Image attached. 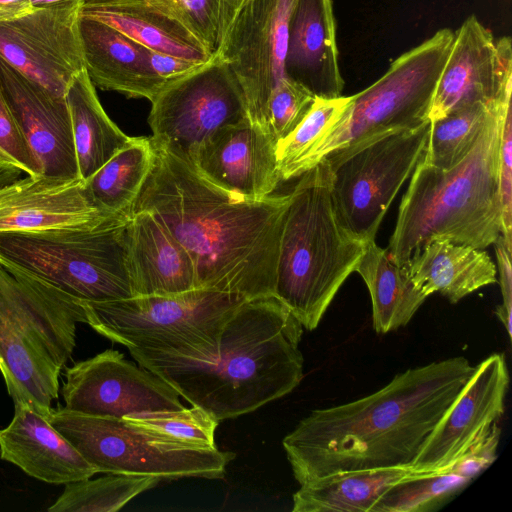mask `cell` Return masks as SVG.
<instances>
[{
	"label": "cell",
	"instance_id": "cell-40",
	"mask_svg": "<svg viewBox=\"0 0 512 512\" xmlns=\"http://www.w3.org/2000/svg\"><path fill=\"white\" fill-rule=\"evenodd\" d=\"M501 429L496 423L480 435L450 466L449 471L474 480L497 458Z\"/></svg>",
	"mask_w": 512,
	"mask_h": 512
},
{
	"label": "cell",
	"instance_id": "cell-10",
	"mask_svg": "<svg viewBox=\"0 0 512 512\" xmlns=\"http://www.w3.org/2000/svg\"><path fill=\"white\" fill-rule=\"evenodd\" d=\"M48 419L98 473L147 475L162 480L222 479L232 452L206 448L160 436L123 418L100 417L65 407Z\"/></svg>",
	"mask_w": 512,
	"mask_h": 512
},
{
	"label": "cell",
	"instance_id": "cell-19",
	"mask_svg": "<svg viewBox=\"0 0 512 512\" xmlns=\"http://www.w3.org/2000/svg\"><path fill=\"white\" fill-rule=\"evenodd\" d=\"M0 90L38 162L41 175L81 179L65 97L52 95L1 58Z\"/></svg>",
	"mask_w": 512,
	"mask_h": 512
},
{
	"label": "cell",
	"instance_id": "cell-16",
	"mask_svg": "<svg viewBox=\"0 0 512 512\" xmlns=\"http://www.w3.org/2000/svg\"><path fill=\"white\" fill-rule=\"evenodd\" d=\"M511 92V38L495 40L471 15L454 32L428 118L431 122L475 103L491 105Z\"/></svg>",
	"mask_w": 512,
	"mask_h": 512
},
{
	"label": "cell",
	"instance_id": "cell-1",
	"mask_svg": "<svg viewBox=\"0 0 512 512\" xmlns=\"http://www.w3.org/2000/svg\"><path fill=\"white\" fill-rule=\"evenodd\" d=\"M152 147L151 171L130 212H149L186 249L197 289L245 299L274 295L290 193L248 199L214 185L166 148Z\"/></svg>",
	"mask_w": 512,
	"mask_h": 512
},
{
	"label": "cell",
	"instance_id": "cell-36",
	"mask_svg": "<svg viewBox=\"0 0 512 512\" xmlns=\"http://www.w3.org/2000/svg\"><path fill=\"white\" fill-rule=\"evenodd\" d=\"M314 97L301 84L284 77L274 88L268 102L265 128L277 142L300 123Z\"/></svg>",
	"mask_w": 512,
	"mask_h": 512
},
{
	"label": "cell",
	"instance_id": "cell-14",
	"mask_svg": "<svg viewBox=\"0 0 512 512\" xmlns=\"http://www.w3.org/2000/svg\"><path fill=\"white\" fill-rule=\"evenodd\" d=\"M296 0H244L215 52L235 74L247 117L265 128L271 94L285 77L288 23Z\"/></svg>",
	"mask_w": 512,
	"mask_h": 512
},
{
	"label": "cell",
	"instance_id": "cell-24",
	"mask_svg": "<svg viewBox=\"0 0 512 512\" xmlns=\"http://www.w3.org/2000/svg\"><path fill=\"white\" fill-rule=\"evenodd\" d=\"M84 68L94 86L150 102L167 84L151 69L144 46L98 20L80 17Z\"/></svg>",
	"mask_w": 512,
	"mask_h": 512
},
{
	"label": "cell",
	"instance_id": "cell-44",
	"mask_svg": "<svg viewBox=\"0 0 512 512\" xmlns=\"http://www.w3.org/2000/svg\"><path fill=\"white\" fill-rule=\"evenodd\" d=\"M244 0H221V39L227 32L232 20ZM220 45V44H219Z\"/></svg>",
	"mask_w": 512,
	"mask_h": 512
},
{
	"label": "cell",
	"instance_id": "cell-39",
	"mask_svg": "<svg viewBox=\"0 0 512 512\" xmlns=\"http://www.w3.org/2000/svg\"><path fill=\"white\" fill-rule=\"evenodd\" d=\"M499 196L502 210V237L512 249V108L505 112L499 148Z\"/></svg>",
	"mask_w": 512,
	"mask_h": 512
},
{
	"label": "cell",
	"instance_id": "cell-34",
	"mask_svg": "<svg viewBox=\"0 0 512 512\" xmlns=\"http://www.w3.org/2000/svg\"><path fill=\"white\" fill-rule=\"evenodd\" d=\"M350 103L351 96L315 98L295 129L276 142L275 152L281 180L299 177L304 160L340 121Z\"/></svg>",
	"mask_w": 512,
	"mask_h": 512
},
{
	"label": "cell",
	"instance_id": "cell-7",
	"mask_svg": "<svg viewBox=\"0 0 512 512\" xmlns=\"http://www.w3.org/2000/svg\"><path fill=\"white\" fill-rule=\"evenodd\" d=\"M129 219L125 214L89 228L0 232V263L78 301L134 297Z\"/></svg>",
	"mask_w": 512,
	"mask_h": 512
},
{
	"label": "cell",
	"instance_id": "cell-11",
	"mask_svg": "<svg viewBox=\"0 0 512 512\" xmlns=\"http://www.w3.org/2000/svg\"><path fill=\"white\" fill-rule=\"evenodd\" d=\"M429 130L430 121L324 158L336 215L353 237L375 240L389 206L423 156Z\"/></svg>",
	"mask_w": 512,
	"mask_h": 512
},
{
	"label": "cell",
	"instance_id": "cell-27",
	"mask_svg": "<svg viewBox=\"0 0 512 512\" xmlns=\"http://www.w3.org/2000/svg\"><path fill=\"white\" fill-rule=\"evenodd\" d=\"M65 99L71 117L79 175L86 181L131 137L106 114L85 68L72 80Z\"/></svg>",
	"mask_w": 512,
	"mask_h": 512
},
{
	"label": "cell",
	"instance_id": "cell-41",
	"mask_svg": "<svg viewBox=\"0 0 512 512\" xmlns=\"http://www.w3.org/2000/svg\"><path fill=\"white\" fill-rule=\"evenodd\" d=\"M495 245L499 283L502 293V303L498 305L495 314L503 324L511 321L512 313V249L507 246L502 235L493 243Z\"/></svg>",
	"mask_w": 512,
	"mask_h": 512
},
{
	"label": "cell",
	"instance_id": "cell-32",
	"mask_svg": "<svg viewBox=\"0 0 512 512\" xmlns=\"http://www.w3.org/2000/svg\"><path fill=\"white\" fill-rule=\"evenodd\" d=\"M472 481L448 469L429 472L412 470L380 496L372 512L433 511L464 490Z\"/></svg>",
	"mask_w": 512,
	"mask_h": 512
},
{
	"label": "cell",
	"instance_id": "cell-45",
	"mask_svg": "<svg viewBox=\"0 0 512 512\" xmlns=\"http://www.w3.org/2000/svg\"><path fill=\"white\" fill-rule=\"evenodd\" d=\"M60 1H67V0H32L33 5L35 7L50 4V3L60 2Z\"/></svg>",
	"mask_w": 512,
	"mask_h": 512
},
{
	"label": "cell",
	"instance_id": "cell-15",
	"mask_svg": "<svg viewBox=\"0 0 512 512\" xmlns=\"http://www.w3.org/2000/svg\"><path fill=\"white\" fill-rule=\"evenodd\" d=\"M62 396L65 408L100 417L184 408L174 388L113 349L68 367Z\"/></svg>",
	"mask_w": 512,
	"mask_h": 512
},
{
	"label": "cell",
	"instance_id": "cell-18",
	"mask_svg": "<svg viewBox=\"0 0 512 512\" xmlns=\"http://www.w3.org/2000/svg\"><path fill=\"white\" fill-rule=\"evenodd\" d=\"M275 146L271 134L247 117L217 129L189 162L221 189L260 200L281 181Z\"/></svg>",
	"mask_w": 512,
	"mask_h": 512
},
{
	"label": "cell",
	"instance_id": "cell-20",
	"mask_svg": "<svg viewBox=\"0 0 512 512\" xmlns=\"http://www.w3.org/2000/svg\"><path fill=\"white\" fill-rule=\"evenodd\" d=\"M121 215L100 210L82 179L26 175L0 188V232L89 228Z\"/></svg>",
	"mask_w": 512,
	"mask_h": 512
},
{
	"label": "cell",
	"instance_id": "cell-17",
	"mask_svg": "<svg viewBox=\"0 0 512 512\" xmlns=\"http://www.w3.org/2000/svg\"><path fill=\"white\" fill-rule=\"evenodd\" d=\"M508 386L509 371L502 353H493L476 365L411 469L429 472L450 466L501 418Z\"/></svg>",
	"mask_w": 512,
	"mask_h": 512
},
{
	"label": "cell",
	"instance_id": "cell-21",
	"mask_svg": "<svg viewBox=\"0 0 512 512\" xmlns=\"http://www.w3.org/2000/svg\"><path fill=\"white\" fill-rule=\"evenodd\" d=\"M47 415L29 403L15 402L11 422L0 429V458L50 484H67L97 474Z\"/></svg>",
	"mask_w": 512,
	"mask_h": 512
},
{
	"label": "cell",
	"instance_id": "cell-29",
	"mask_svg": "<svg viewBox=\"0 0 512 512\" xmlns=\"http://www.w3.org/2000/svg\"><path fill=\"white\" fill-rule=\"evenodd\" d=\"M409 468L340 472L300 485L293 512H372L380 496L408 475Z\"/></svg>",
	"mask_w": 512,
	"mask_h": 512
},
{
	"label": "cell",
	"instance_id": "cell-13",
	"mask_svg": "<svg viewBox=\"0 0 512 512\" xmlns=\"http://www.w3.org/2000/svg\"><path fill=\"white\" fill-rule=\"evenodd\" d=\"M84 0L36 6L0 21V58L52 95L63 98L84 69L79 20Z\"/></svg>",
	"mask_w": 512,
	"mask_h": 512
},
{
	"label": "cell",
	"instance_id": "cell-25",
	"mask_svg": "<svg viewBox=\"0 0 512 512\" xmlns=\"http://www.w3.org/2000/svg\"><path fill=\"white\" fill-rule=\"evenodd\" d=\"M81 16L103 22L144 47L183 59L206 63L215 54L152 0H84Z\"/></svg>",
	"mask_w": 512,
	"mask_h": 512
},
{
	"label": "cell",
	"instance_id": "cell-6",
	"mask_svg": "<svg viewBox=\"0 0 512 512\" xmlns=\"http://www.w3.org/2000/svg\"><path fill=\"white\" fill-rule=\"evenodd\" d=\"M80 322V301L0 263V372L14 403L49 412Z\"/></svg>",
	"mask_w": 512,
	"mask_h": 512
},
{
	"label": "cell",
	"instance_id": "cell-33",
	"mask_svg": "<svg viewBox=\"0 0 512 512\" xmlns=\"http://www.w3.org/2000/svg\"><path fill=\"white\" fill-rule=\"evenodd\" d=\"M495 103H475L431 121L422 161L444 170L459 163L472 149Z\"/></svg>",
	"mask_w": 512,
	"mask_h": 512
},
{
	"label": "cell",
	"instance_id": "cell-5",
	"mask_svg": "<svg viewBox=\"0 0 512 512\" xmlns=\"http://www.w3.org/2000/svg\"><path fill=\"white\" fill-rule=\"evenodd\" d=\"M290 195L279 245L274 296L303 328L312 331L355 271L366 243L353 237L338 220L326 159L303 173Z\"/></svg>",
	"mask_w": 512,
	"mask_h": 512
},
{
	"label": "cell",
	"instance_id": "cell-23",
	"mask_svg": "<svg viewBox=\"0 0 512 512\" xmlns=\"http://www.w3.org/2000/svg\"><path fill=\"white\" fill-rule=\"evenodd\" d=\"M128 264L134 296H173L196 288L186 249L152 214L131 211Z\"/></svg>",
	"mask_w": 512,
	"mask_h": 512
},
{
	"label": "cell",
	"instance_id": "cell-9",
	"mask_svg": "<svg viewBox=\"0 0 512 512\" xmlns=\"http://www.w3.org/2000/svg\"><path fill=\"white\" fill-rule=\"evenodd\" d=\"M453 37L448 28L438 30L396 58L376 82L352 95L346 113L302 163L299 177L329 154L430 121L431 102Z\"/></svg>",
	"mask_w": 512,
	"mask_h": 512
},
{
	"label": "cell",
	"instance_id": "cell-37",
	"mask_svg": "<svg viewBox=\"0 0 512 512\" xmlns=\"http://www.w3.org/2000/svg\"><path fill=\"white\" fill-rule=\"evenodd\" d=\"M194 32L213 51L221 39V0H152Z\"/></svg>",
	"mask_w": 512,
	"mask_h": 512
},
{
	"label": "cell",
	"instance_id": "cell-26",
	"mask_svg": "<svg viewBox=\"0 0 512 512\" xmlns=\"http://www.w3.org/2000/svg\"><path fill=\"white\" fill-rule=\"evenodd\" d=\"M407 272L425 295L435 292L455 304L474 291L496 283V265L483 249L434 239L414 255Z\"/></svg>",
	"mask_w": 512,
	"mask_h": 512
},
{
	"label": "cell",
	"instance_id": "cell-3",
	"mask_svg": "<svg viewBox=\"0 0 512 512\" xmlns=\"http://www.w3.org/2000/svg\"><path fill=\"white\" fill-rule=\"evenodd\" d=\"M303 326L274 295L244 300L226 322L218 355L195 360L129 348L192 406L219 422L250 413L292 392L304 376Z\"/></svg>",
	"mask_w": 512,
	"mask_h": 512
},
{
	"label": "cell",
	"instance_id": "cell-4",
	"mask_svg": "<svg viewBox=\"0 0 512 512\" xmlns=\"http://www.w3.org/2000/svg\"><path fill=\"white\" fill-rule=\"evenodd\" d=\"M511 93L496 102L469 153L450 169L421 160L402 197L387 248L391 260L407 269L428 242L447 239L485 249L502 235L499 148Z\"/></svg>",
	"mask_w": 512,
	"mask_h": 512
},
{
	"label": "cell",
	"instance_id": "cell-22",
	"mask_svg": "<svg viewBox=\"0 0 512 512\" xmlns=\"http://www.w3.org/2000/svg\"><path fill=\"white\" fill-rule=\"evenodd\" d=\"M285 77L316 98L341 96L344 81L338 64L331 0H296L289 23Z\"/></svg>",
	"mask_w": 512,
	"mask_h": 512
},
{
	"label": "cell",
	"instance_id": "cell-30",
	"mask_svg": "<svg viewBox=\"0 0 512 512\" xmlns=\"http://www.w3.org/2000/svg\"><path fill=\"white\" fill-rule=\"evenodd\" d=\"M153 160L150 137H131L85 181L94 204L109 214H129L151 171Z\"/></svg>",
	"mask_w": 512,
	"mask_h": 512
},
{
	"label": "cell",
	"instance_id": "cell-38",
	"mask_svg": "<svg viewBox=\"0 0 512 512\" xmlns=\"http://www.w3.org/2000/svg\"><path fill=\"white\" fill-rule=\"evenodd\" d=\"M0 154L31 176L41 175L38 162L32 153L17 121L0 90Z\"/></svg>",
	"mask_w": 512,
	"mask_h": 512
},
{
	"label": "cell",
	"instance_id": "cell-43",
	"mask_svg": "<svg viewBox=\"0 0 512 512\" xmlns=\"http://www.w3.org/2000/svg\"><path fill=\"white\" fill-rule=\"evenodd\" d=\"M32 0H0V21H9L30 13Z\"/></svg>",
	"mask_w": 512,
	"mask_h": 512
},
{
	"label": "cell",
	"instance_id": "cell-12",
	"mask_svg": "<svg viewBox=\"0 0 512 512\" xmlns=\"http://www.w3.org/2000/svg\"><path fill=\"white\" fill-rule=\"evenodd\" d=\"M151 104V142L186 161L217 129L247 118L238 80L216 53L194 72L168 82Z\"/></svg>",
	"mask_w": 512,
	"mask_h": 512
},
{
	"label": "cell",
	"instance_id": "cell-42",
	"mask_svg": "<svg viewBox=\"0 0 512 512\" xmlns=\"http://www.w3.org/2000/svg\"><path fill=\"white\" fill-rule=\"evenodd\" d=\"M146 59L153 72L165 82L194 72L205 63L183 59L144 47Z\"/></svg>",
	"mask_w": 512,
	"mask_h": 512
},
{
	"label": "cell",
	"instance_id": "cell-8",
	"mask_svg": "<svg viewBox=\"0 0 512 512\" xmlns=\"http://www.w3.org/2000/svg\"><path fill=\"white\" fill-rule=\"evenodd\" d=\"M244 300L195 289L173 296L80 303L86 324L112 342L202 360L218 355L222 330Z\"/></svg>",
	"mask_w": 512,
	"mask_h": 512
},
{
	"label": "cell",
	"instance_id": "cell-28",
	"mask_svg": "<svg viewBox=\"0 0 512 512\" xmlns=\"http://www.w3.org/2000/svg\"><path fill=\"white\" fill-rule=\"evenodd\" d=\"M364 280L372 301V325L377 333H388L407 325L427 299L411 280L407 269L397 266L388 250L375 240L365 244L355 268Z\"/></svg>",
	"mask_w": 512,
	"mask_h": 512
},
{
	"label": "cell",
	"instance_id": "cell-2",
	"mask_svg": "<svg viewBox=\"0 0 512 512\" xmlns=\"http://www.w3.org/2000/svg\"><path fill=\"white\" fill-rule=\"evenodd\" d=\"M474 370L462 356L434 361L398 373L363 398L311 411L282 441L295 480L411 469Z\"/></svg>",
	"mask_w": 512,
	"mask_h": 512
},
{
	"label": "cell",
	"instance_id": "cell-35",
	"mask_svg": "<svg viewBox=\"0 0 512 512\" xmlns=\"http://www.w3.org/2000/svg\"><path fill=\"white\" fill-rule=\"evenodd\" d=\"M128 423L151 433L191 445L213 448L219 421L203 409L192 408L134 413L124 416Z\"/></svg>",
	"mask_w": 512,
	"mask_h": 512
},
{
	"label": "cell",
	"instance_id": "cell-31",
	"mask_svg": "<svg viewBox=\"0 0 512 512\" xmlns=\"http://www.w3.org/2000/svg\"><path fill=\"white\" fill-rule=\"evenodd\" d=\"M160 481L155 476L108 474L94 480L70 482L48 511L115 512Z\"/></svg>",
	"mask_w": 512,
	"mask_h": 512
}]
</instances>
